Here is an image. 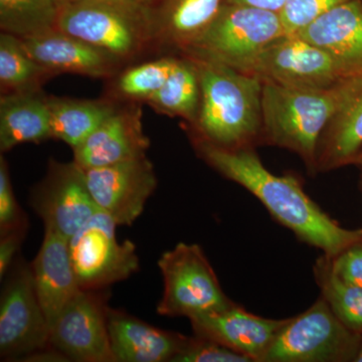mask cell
<instances>
[{
	"instance_id": "obj_1",
	"label": "cell",
	"mask_w": 362,
	"mask_h": 362,
	"mask_svg": "<svg viewBox=\"0 0 362 362\" xmlns=\"http://www.w3.org/2000/svg\"><path fill=\"white\" fill-rule=\"evenodd\" d=\"M199 156L228 180L242 185L263 204L278 223L298 239L333 258L362 239V228L338 225L304 192L293 175H276L262 163L255 147L226 149L194 138Z\"/></svg>"
},
{
	"instance_id": "obj_2",
	"label": "cell",
	"mask_w": 362,
	"mask_h": 362,
	"mask_svg": "<svg viewBox=\"0 0 362 362\" xmlns=\"http://www.w3.org/2000/svg\"><path fill=\"white\" fill-rule=\"evenodd\" d=\"M362 85L345 78L328 89L307 90L263 83L259 144L296 153L316 173L317 147L333 115Z\"/></svg>"
},
{
	"instance_id": "obj_3",
	"label": "cell",
	"mask_w": 362,
	"mask_h": 362,
	"mask_svg": "<svg viewBox=\"0 0 362 362\" xmlns=\"http://www.w3.org/2000/svg\"><path fill=\"white\" fill-rule=\"evenodd\" d=\"M189 58L194 59L201 83L195 137L226 149L259 144L263 82L223 64Z\"/></svg>"
},
{
	"instance_id": "obj_4",
	"label": "cell",
	"mask_w": 362,
	"mask_h": 362,
	"mask_svg": "<svg viewBox=\"0 0 362 362\" xmlns=\"http://www.w3.org/2000/svg\"><path fill=\"white\" fill-rule=\"evenodd\" d=\"M58 30L129 61L157 45L153 14L140 0H71Z\"/></svg>"
},
{
	"instance_id": "obj_5",
	"label": "cell",
	"mask_w": 362,
	"mask_h": 362,
	"mask_svg": "<svg viewBox=\"0 0 362 362\" xmlns=\"http://www.w3.org/2000/svg\"><path fill=\"white\" fill-rule=\"evenodd\" d=\"M284 35L280 13L225 2L213 21L182 54L249 74L259 54Z\"/></svg>"
},
{
	"instance_id": "obj_6",
	"label": "cell",
	"mask_w": 362,
	"mask_h": 362,
	"mask_svg": "<svg viewBox=\"0 0 362 362\" xmlns=\"http://www.w3.org/2000/svg\"><path fill=\"white\" fill-rule=\"evenodd\" d=\"M362 334L344 325L323 297L299 315L288 318L263 362L356 361Z\"/></svg>"
},
{
	"instance_id": "obj_7",
	"label": "cell",
	"mask_w": 362,
	"mask_h": 362,
	"mask_svg": "<svg viewBox=\"0 0 362 362\" xmlns=\"http://www.w3.org/2000/svg\"><path fill=\"white\" fill-rule=\"evenodd\" d=\"M163 295L157 312L162 316L192 317L232 306L213 267L199 245L180 243L158 259Z\"/></svg>"
},
{
	"instance_id": "obj_8",
	"label": "cell",
	"mask_w": 362,
	"mask_h": 362,
	"mask_svg": "<svg viewBox=\"0 0 362 362\" xmlns=\"http://www.w3.org/2000/svg\"><path fill=\"white\" fill-rule=\"evenodd\" d=\"M4 278L0 299V356L21 361L51 347V330L35 292L32 264L16 259Z\"/></svg>"
},
{
	"instance_id": "obj_9",
	"label": "cell",
	"mask_w": 362,
	"mask_h": 362,
	"mask_svg": "<svg viewBox=\"0 0 362 362\" xmlns=\"http://www.w3.org/2000/svg\"><path fill=\"white\" fill-rule=\"evenodd\" d=\"M115 221L101 209L70 240L71 264L83 290H100L139 268L135 245L119 243Z\"/></svg>"
},
{
	"instance_id": "obj_10",
	"label": "cell",
	"mask_w": 362,
	"mask_h": 362,
	"mask_svg": "<svg viewBox=\"0 0 362 362\" xmlns=\"http://www.w3.org/2000/svg\"><path fill=\"white\" fill-rule=\"evenodd\" d=\"M263 83L322 90L345 80L325 52L295 35H286L259 54L250 73Z\"/></svg>"
},
{
	"instance_id": "obj_11",
	"label": "cell",
	"mask_w": 362,
	"mask_h": 362,
	"mask_svg": "<svg viewBox=\"0 0 362 362\" xmlns=\"http://www.w3.org/2000/svg\"><path fill=\"white\" fill-rule=\"evenodd\" d=\"M30 206L44 221L45 228L69 240L99 209L88 187L85 170L75 161H52L45 180L33 189Z\"/></svg>"
},
{
	"instance_id": "obj_12",
	"label": "cell",
	"mask_w": 362,
	"mask_h": 362,
	"mask_svg": "<svg viewBox=\"0 0 362 362\" xmlns=\"http://www.w3.org/2000/svg\"><path fill=\"white\" fill-rule=\"evenodd\" d=\"M84 170L98 207L118 226L132 225L157 187L156 171L146 156Z\"/></svg>"
},
{
	"instance_id": "obj_13",
	"label": "cell",
	"mask_w": 362,
	"mask_h": 362,
	"mask_svg": "<svg viewBox=\"0 0 362 362\" xmlns=\"http://www.w3.org/2000/svg\"><path fill=\"white\" fill-rule=\"evenodd\" d=\"M98 290H81L51 328L49 345L68 361L113 362L107 308Z\"/></svg>"
},
{
	"instance_id": "obj_14",
	"label": "cell",
	"mask_w": 362,
	"mask_h": 362,
	"mask_svg": "<svg viewBox=\"0 0 362 362\" xmlns=\"http://www.w3.org/2000/svg\"><path fill=\"white\" fill-rule=\"evenodd\" d=\"M286 319H268L250 313L235 303L223 310L201 314L189 319L195 337L206 338L263 362L267 351L287 322Z\"/></svg>"
},
{
	"instance_id": "obj_15",
	"label": "cell",
	"mask_w": 362,
	"mask_h": 362,
	"mask_svg": "<svg viewBox=\"0 0 362 362\" xmlns=\"http://www.w3.org/2000/svg\"><path fill=\"white\" fill-rule=\"evenodd\" d=\"M150 146L142 126L141 108L131 102L116 111L80 146L74 161L83 169L103 168L146 156Z\"/></svg>"
},
{
	"instance_id": "obj_16",
	"label": "cell",
	"mask_w": 362,
	"mask_h": 362,
	"mask_svg": "<svg viewBox=\"0 0 362 362\" xmlns=\"http://www.w3.org/2000/svg\"><path fill=\"white\" fill-rule=\"evenodd\" d=\"M21 40L26 52L52 76L69 73L108 78L117 75L125 63L115 54L59 30Z\"/></svg>"
},
{
	"instance_id": "obj_17",
	"label": "cell",
	"mask_w": 362,
	"mask_h": 362,
	"mask_svg": "<svg viewBox=\"0 0 362 362\" xmlns=\"http://www.w3.org/2000/svg\"><path fill=\"white\" fill-rule=\"evenodd\" d=\"M293 35L325 52L345 78L362 77V0L340 4Z\"/></svg>"
},
{
	"instance_id": "obj_18",
	"label": "cell",
	"mask_w": 362,
	"mask_h": 362,
	"mask_svg": "<svg viewBox=\"0 0 362 362\" xmlns=\"http://www.w3.org/2000/svg\"><path fill=\"white\" fill-rule=\"evenodd\" d=\"M32 270L35 292L51 330L66 305L82 290L71 264L70 240L45 228Z\"/></svg>"
},
{
	"instance_id": "obj_19",
	"label": "cell",
	"mask_w": 362,
	"mask_h": 362,
	"mask_svg": "<svg viewBox=\"0 0 362 362\" xmlns=\"http://www.w3.org/2000/svg\"><path fill=\"white\" fill-rule=\"evenodd\" d=\"M107 326L114 362H171L187 339L109 308Z\"/></svg>"
},
{
	"instance_id": "obj_20",
	"label": "cell",
	"mask_w": 362,
	"mask_h": 362,
	"mask_svg": "<svg viewBox=\"0 0 362 362\" xmlns=\"http://www.w3.org/2000/svg\"><path fill=\"white\" fill-rule=\"evenodd\" d=\"M42 90L4 94L0 99V150L52 139L49 102Z\"/></svg>"
},
{
	"instance_id": "obj_21",
	"label": "cell",
	"mask_w": 362,
	"mask_h": 362,
	"mask_svg": "<svg viewBox=\"0 0 362 362\" xmlns=\"http://www.w3.org/2000/svg\"><path fill=\"white\" fill-rule=\"evenodd\" d=\"M226 0H153L149 4L156 23L157 45L185 51L225 4Z\"/></svg>"
},
{
	"instance_id": "obj_22",
	"label": "cell",
	"mask_w": 362,
	"mask_h": 362,
	"mask_svg": "<svg viewBox=\"0 0 362 362\" xmlns=\"http://www.w3.org/2000/svg\"><path fill=\"white\" fill-rule=\"evenodd\" d=\"M362 150V85L333 115L319 139L316 173L354 163Z\"/></svg>"
},
{
	"instance_id": "obj_23",
	"label": "cell",
	"mask_w": 362,
	"mask_h": 362,
	"mask_svg": "<svg viewBox=\"0 0 362 362\" xmlns=\"http://www.w3.org/2000/svg\"><path fill=\"white\" fill-rule=\"evenodd\" d=\"M52 139L61 140L77 148L116 111L110 100H82L47 97Z\"/></svg>"
},
{
	"instance_id": "obj_24",
	"label": "cell",
	"mask_w": 362,
	"mask_h": 362,
	"mask_svg": "<svg viewBox=\"0 0 362 362\" xmlns=\"http://www.w3.org/2000/svg\"><path fill=\"white\" fill-rule=\"evenodd\" d=\"M147 104L159 113L178 117L194 126L201 105V83L194 59L185 54L177 58L163 87Z\"/></svg>"
},
{
	"instance_id": "obj_25",
	"label": "cell",
	"mask_w": 362,
	"mask_h": 362,
	"mask_svg": "<svg viewBox=\"0 0 362 362\" xmlns=\"http://www.w3.org/2000/svg\"><path fill=\"white\" fill-rule=\"evenodd\" d=\"M65 0H0V28L20 39L58 30Z\"/></svg>"
},
{
	"instance_id": "obj_26",
	"label": "cell",
	"mask_w": 362,
	"mask_h": 362,
	"mask_svg": "<svg viewBox=\"0 0 362 362\" xmlns=\"http://www.w3.org/2000/svg\"><path fill=\"white\" fill-rule=\"evenodd\" d=\"M49 71L26 52L20 37L11 33L0 35V88L2 95L40 90Z\"/></svg>"
},
{
	"instance_id": "obj_27",
	"label": "cell",
	"mask_w": 362,
	"mask_h": 362,
	"mask_svg": "<svg viewBox=\"0 0 362 362\" xmlns=\"http://www.w3.org/2000/svg\"><path fill=\"white\" fill-rule=\"evenodd\" d=\"M314 275L321 297L329 305L331 310L350 330L362 334V287L340 280L331 271L324 255L316 261Z\"/></svg>"
},
{
	"instance_id": "obj_28",
	"label": "cell",
	"mask_w": 362,
	"mask_h": 362,
	"mask_svg": "<svg viewBox=\"0 0 362 362\" xmlns=\"http://www.w3.org/2000/svg\"><path fill=\"white\" fill-rule=\"evenodd\" d=\"M176 59V57H165L127 69L117 78V94L132 102L147 103L163 87Z\"/></svg>"
},
{
	"instance_id": "obj_29",
	"label": "cell",
	"mask_w": 362,
	"mask_h": 362,
	"mask_svg": "<svg viewBox=\"0 0 362 362\" xmlns=\"http://www.w3.org/2000/svg\"><path fill=\"white\" fill-rule=\"evenodd\" d=\"M350 0H286L280 11L286 35H293L331 9Z\"/></svg>"
},
{
	"instance_id": "obj_30",
	"label": "cell",
	"mask_w": 362,
	"mask_h": 362,
	"mask_svg": "<svg viewBox=\"0 0 362 362\" xmlns=\"http://www.w3.org/2000/svg\"><path fill=\"white\" fill-rule=\"evenodd\" d=\"M171 362H252L235 350L199 337H187Z\"/></svg>"
},
{
	"instance_id": "obj_31",
	"label": "cell",
	"mask_w": 362,
	"mask_h": 362,
	"mask_svg": "<svg viewBox=\"0 0 362 362\" xmlns=\"http://www.w3.org/2000/svg\"><path fill=\"white\" fill-rule=\"evenodd\" d=\"M26 230L21 207L16 202L8 168L4 157L0 158V233Z\"/></svg>"
},
{
	"instance_id": "obj_32",
	"label": "cell",
	"mask_w": 362,
	"mask_h": 362,
	"mask_svg": "<svg viewBox=\"0 0 362 362\" xmlns=\"http://www.w3.org/2000/svg\"><path fill=\"white\" fill-rule=\"evenodd\" d=\"M326 258L331 271L340 280L362 287V239L350 245L333 258Z\"/></svg>"
},
{
	"instance_id": "obj_33",
	"label": "cell",
	"mask_w": 362,
	"mask_h": 362,
	"mask_svg": "<svg viewBox=\"0 0 362 362\" xmlns=\"http://www.w3.org/2000/svg\"><path fill=\"white\" fill-rule=\"evenodd\" d=\"M26 230H13L1 235L0 239V278L6 277L9 269L16 261V254L20 250L21 240L25 237Z\"/></svg>"
},
{
	"instance_id": "obj_34",
	"label": "cell",
	"mask_w": 362,
	"mask_h": 362,
	"mask_svg": "<svg viewBox=\"0 0 362 362\" xmlns=\"http://www.w3.org/2000/svg\"><path fill=\"white\" fill-rule=\"evenodd\" d=\"M286 0H226V4H244L280 13Z\"/></svg>"
},
{
	"instance_id": "obj_35",
	"label": "cell",
	"mask_w": 362,
	"mask_h": 362,
	"mask_svg": "<svg viewBox=\"0 0 362 362\" xmlns=\"http://www.w3.org/2000/svg\"><path fill=\"white\" fill-rule=\"evenodd\" d=\"M354 165L361 166L362 168V150L361 153L357 156L356 158L354 159Z\"/></svg>"
},
{
	"instance_id": "obj_36",
	"label": "cell",
	"mask_w": 362,
	"mask_h": 362,
	"mask_svg": "<svg viewBox=\"0 0 362 362\" xmlns=\"http://www.w3.org/2000/svg\"><path fill=\"white\" fill-rule=\"evenodd\" d=\"M356 362H362V344L361 349H359L358 354H357Z\"/></svg>"
},
{
	"instance_id": "obj_37",
	"label": "cell",
	"mask_w": 362,
	"mask_h": 362,
	"mask_svg": "<svg viewBox=\"0 0 362 362\" xmlns=\"http://www.w3.org/2000/svg\"><path fill=\"white\" fill-rule=\"evenodd\" d=\"M140 1H142L143 4H147V6H149L150 4H151L153 0H140Z\"/></svg>"
},
{
	"instance_id": "obj_38",
	"label": "cell",
	"mask_w": 362,
	"mask_h": 362,
	"mask_svg": "<svg viewBox=\"0 0 362 362\" xmlns=\"http://www.w3.org/2000/svg\"><path fill=\"white\" fill-rule=\"evenodd\" d=\"M66 2L71 1V0H65Z\"/></svg>"
}]
</instances>
